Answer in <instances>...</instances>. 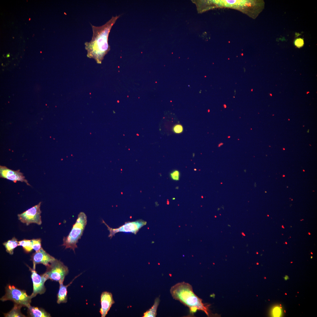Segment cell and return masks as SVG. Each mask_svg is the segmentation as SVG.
<instances>
[{
	"label": "cell",
	"instance_id": "6da1fadb",
	"mask_svg": "<svg viewBox=\"0 0 317 317\" xmlns=\"http://www.w3.org/2000/svg\"><path fill=\"white\" fill-rule=\"evenodd\" d=\"M120 15L113 16L105 24L100 26L91 24L93 35L90 42L85 43V48L87 51V57L93 58L98 64H101L105 55L110 50L108 38L111 29Z\"/></svg>",
	"mask_w": 317,
	"mask_h": 317
},
{
	"label": "cell",
	"instance_id": "7a4b0ae2",
	"mask_svg": "<svg viewBox=\"0 0 317 317\" xmlns=\"http://www.w3.org/2000/svg\"><path fill=\"white\" fill-rule=\"evenodd\" d=\"M170 292L174 299L188 307L192 313L198 310L209 315V305L203 303L202 300L194 293L192 286L189 284L184 282L178 283L171 287Z\"/></svg>",
	"mask_w": 317,
	"mask_h": 317
},
{
	"label": "cell",
	"instance_id": "3957f363",
	"mask_svg": "<svg viewBox=\"0 0 317 317\" xmlns=\"http://www.w3.org/2000/svg\"><path fill=\"white\" fill-rule=\"evenodd\" d=\"M87 222L86 214L83 212H80L70 232L63 238L61 246L65 247V249L70 248L75 252V249L77 247V243L83 234Z\"/></svg>",
	"mask_w": 317,
	"mask_h": 317
},
{
	"label": "cell",
	"instance_id": "277c9868",
	"mask_svg": "<svg viewBox=\"0 0 317 317\" xmlns=\"http://www.w3.org/2000/svg\"><path fill=\"white\" fill-rule=\"evenodd\" d=\"M32 298L25 291L19 289L9 284L5 288V294L0 299L2 301L10 300L15 303L21 305L27 308L31 305Z\"/></svg>",
	"mask_w": 317,
	"mask_h": 317
},
{
	"label": "cell",
	"instance_id": "5b68a950",
	"mask_svg": "<svg viewBox=\"0 0 317 317\" xmlns=\"http://www.w3.org/2000/svg\"><path fill=\"white\" fill-rule=\"evenodd\" d=\"M47 267L46 271L41 275L46 280L63 282L66 276L69 273L68 267L60 260L56 259Z\"/></svg>",
	"mask_w": 317,
	"mask_h": 317
},
{
	"label": "cell",
	"instance_id": "8992f818",
	"mask_svg": "<svg viewBox=\"0 0 317 317\" xmlns=\"http://www.w3.org/2000/svg\"><path fill=\"white\" fill-rule=\"evenodd\" d=\"M41 202H39L32 208L17 215L18 219L22 223L28 225L31 224L35 223L40 225L42 222L40 209Z\"/></svg>",
	"mask_w": 317,
	"mask_h": 317
},
{
	"label": "cell",
	"instance_id": "52a82bcc",
	"mask_svg": "<svg viewBox=\"0 0 317 317\" xmlns=\"http://www.w3.org/2000/svg\"><path fill=\"white\" fill-rule=\"evenodd\" d=\"M102 222L107 227L109 232L108 237L111 238L114 236L115 234L119 232L132 233L136 234L140 228L146 224V221L140 220L128 222L118 228H112L109 226L104 221L102 220Z\"/></svg>",
	"mask_w": 317,
	"mask_h": 317
},
{
	"label": "cell",
	"instance_id": "ba28073f",
	"mask_svg": "<svg viewBox=\"0 0 317 317\" xmlns=\"http://www.w3.org/2000/svg\"><path fill=\"white\" fill-rule=\"evenodd\" d=\"M28 267L31 273V277L33 283V292L30 295L32 298L38 294H42L45 292L46 288L44 284L47 280L42 275L38 274L35 270L29 267Z\"/></svg>",
	"mask_w": 317,
	"mask_h": 317
},
{
	"label": "cell",
	"instance_id": "9c48e42d",
	"mask_svg": "<svg viewBox=\"0 0 317 317\" xmlns=\"http://www.w3.org/2000/svg\"><path fill=\"white\" fill-rule=\"evenodd\" d=\"M0 176L1 178L12 181L14 183H16L17 181L24 182L27 185L31 186L19 170L14 171L6 166H0Z\"/></svg>",
	"mask_w": 317,
	"mask_h": 317
},
{
	"label": "cell",
	"instance_id": "30bf717a",
	"mask_svg": "<svg viewBox=\"0 0 317 317\" xmlns=\"http://www.w3.org/2000/svg\"><path fill=\"white\" fill-rule=\"evenodd\" d=\"M55 259V258L47 253L41 247L39 250L36 251L31 256V259L33 262V269L35 270L36 265L39 264H42L47 267Z\"/></svg>",
	"mask_w": 317,
	"mask_h": 317
},
{
	"label": "cell",
	"instance_id": "8fae6325",
	"mask_svg": "<svg viewBox=\"0 0 317 317\" xmlns=\"http://www.w3.org/2000/svg\"><path fill=\"white\" fill-rule=\"evenodd\" d=\"M112 294L107 291L103 292L100 296L101 307L100 312L102 317H105L112 305L114 303Z\"/></svg>",
	"mask_w": 317,
	"mask_h": 317
},
{
	"label": "cell",
	"instance_id": "7c38bea8",
	"mask_svg": "<svg viewBox=\"0 0 317 317\" xmlns=\"http://www.w3.org/2000/svg\"><path fill=\"white\" fill-rule=\"evenodd\" d=\"M213 1L215 3L220 6L234 7L249 6L254 4L255 2L253 1L242 0H217Z\"/></svg>",
	"mask_w": 317,
	"mask_h": 317
},
{
	"label": "cell",
	"instance_id": "4fadbf2b",
	"mask_svg": "<svg viewBox=\"0 0 317 317\" xmlns=\"http://www.w3.org/2000/svg\"><path fill=\"white\" fill-rule=\"evenodd\" d=\"M80 274L73 279L72 280L68 285H64L63 282L59 283V289L57 294V302L58 304L66 303L67 302V288L70 285L73 281L77 277L81 275Z\"/></svg>",
	"mask_w": 317,
	"mask_h": 317
},
{
	"label": "cell",
	"instance_id": "5bb4252c",
	"mask_svg": "<svg viewBox=\"0 0 317 317\" xmlns=\"http://www.w3.org/2000/svg\"><path fill=\"white\" fill-rule=\"evenodd\" d=\"M28 313L30 317H50V314L44 309L38 307L31 306L28 308Z\"/></svg>",
	"mask_w": 317,
	"mask_h": 317
},
{
	"label": "cell",
	"instance_id": "9a60e30c",
	"mask_svg": "<svg viewBox=\"0 0 317 317\" xmlns=\"http://www.w3.org/2000/svg\"><path fill=\"white\" fill-rule=\"evenodd\" d=\"M23 306L21 305L14 303V306L9 312L4 314L5 317H25V315L21 312V309Z\"/></svg>",
	"mask_w": 317,
	"mask_h": 317
},
{
	"label": "cell",
	"instance_id": "2e32d148",
	"mask_svg": "<svg viewBox=\"0 0 317 317\" xmlns=\"http://www.w3.org/2000/svg\"><path fill=\"white\" fill-rule=\"evenodd\" d=\"M4 246L6 252L11 255L14 253V250L18 246V242L15 237H13L11 240L4 242Z\"/></svg>",
	"mask_w": 317,
	"mask_h": 317
},
{
	"label": "cell",
	"instance_id": "e0dca14e",
	"mask_svg": "<svg viewBox=\"0 0 317 317\" xmlns=\"http://www.w3.org/2000/svg\"><path fill=\"white\" fill-rule=\"evenodd\" d=\"M159 297L156 298L155 300L153 306L149 310L144 313L143 317H155L156 316L157 308L160 302Z\"/></svg>",
	"mask_w": 317,
	"mask_h": 317
},
{
	"label": "cell",
	"instance_id": "ac0fdd59",
	"mask_svg": "<svg viewBox=\"0 0 317 317\" xmlns=\"http://www.w3.org/2000/svg\"><path fill=\"white\" fill-rule=\"evenodd\" d=\"M18 246L22 247L26 252H31L33 249L31 240L24 239L18 241Z\"/></svg>",
	"mask_w": 317,
	"mask_h": 317
},
{
	"label": "cell",
	"instance_id": "d6986e66",
	"mask_svg": "<svg viewBox=\"0 0 317 317\" xmlns=\"http://www.w3.org/2000/svg\"><path fill=\"white\" fill-rule=\"evenodd\" d=\"M33 249L36 251L39 250L41 247V238H37L31 240Z\"/></svg>",
	"mask_w": 317,
	"mask_h": 317
},
{
	"label": "cell",
	"instance_id": "ffe728a7",
	"mask_svg": "<svg viewBox=\"0 0 317 317\" xmlns=\"http://www.w3.org/2000/svg\"><path fill=\"white\" fill-rule=\"evenodd\" d=\"M180 175L179 172L178 170H175L170 173V176L173 180L178 181L179 179Z\"/></svg>",
	"mask_w": 317,
	"mask_h": 317
},
{
	"label": "cell",
	"instance_id": "44dd1931",
	"mask_svg": "<svg viewBox=\"0 0 317 317\" xmlns=\"http://www.w3.org/2000/svg\"><path fill=\"white\" fill-rule=\"evenodd\" d=\"M174 131L176 133H181L183 131L182 126L179 124H177L173 128Z\"/></svg>",
	"mask_w": 317,
	"mask_h": 317
},
{
	"label": "cell",
	"instance_id": "7402d4cb",
	"mask_svg": "<svg viewBox=\"0 0 317 317\" xmlns=\"http://www.w3.org/2000/svg\"><path fill=\"white\" fill-rule=\"evenodd\" d=\"M303 44V40L300 38L296 39L295 42V45L298 48L302 47Z\"/></svg>",
	"mask_w": 317,
	"mask_h": 317
},
{
	"label": "cell",
	"instance_id": "603a6c76",
	"mask_svg": "<svg viewBox=\"0 0 317 317\" xmlns=\"http://www.w3.org/2000/svg\"><path fill=\"white\" fill-rule=\"evenodd\" d=\"M273 314L274 317H279L281 314V310L279 307L275 308L273 311Z\"/></svg>",
	"mask_w": 317,
	"mask_h": 317
},
{
	"label": "cell",
	"instance_id": "cb8c5ba5",
	"mask_svg": "<svg viewBox=\"0 0 317 317\" xmlns=\"http://www.w3.org/2000/svg\"><path fill=\"white\" fill-rule=\"evenodd\" d=\"M288 276H286L284 278L285 280H287L288 279Z\"/></svg>",
	"mask_w": 317,
	"mask_h": 317
},
{
	"label": "cell",
	"instance_id": "d4e9b609",
	"mask_svg": "<svg viewBox=\"0 0 317 317\" xmlns=\"http://www.w3.org/2000/svg\"><path fill=\"white\" fill-rule=\"evenodd\" d=\"M10 57V55H9V54H8L7 55H6V57H7L8 58V57Z\"/></svg>",
	"mask_w": 317,
	"mask_h": 317
},
{
	"label": "cell",
	"instance_id": "484cf974",
	"mask_svg": "<svg viewBox=\"0 0 317 317\" xmlns=\"http://www.w3.org/2000/svg\"><path fill=\"white\" fill-rule=\"evenodd\" d=\"M178 188H179V187L178 186H177V187H176V189H178Z\"/></svg>",
	"mask_w": 317,
	"mask_h": 317
},
{
	"label": "cell",
	"instance_id": "4316f807",
	"mask_svg": "<svg viewBox=\"0 0 317 317\" xmlns=\"http://www.w3.org/2000/svg\"><path fill=\"white\" fill-rule=\"evenodd\" d=\"M175 198H172V199L173 200H175Z\"/></svg>",
	"mask_w": 317,
	"mask_h": 317
},
{
	"label": "cell",
	"instance_id": "83f0119b",
	"mask_svg": "<svg viewBox=\"0 0 317 317\" xmlns=\"http://www.w3.org/2000/svg\"><path fill=\"white\" fill-rule=\"evenodd\" d=\"M194 171H196V169H194Z\"/></svg>",
	"mask_w": 317,
	"mask_h": 317
},
{
	"label": "cell",
	"instance_id": "f1b7e54d",
	"mask_svg": "<svg viewBox=\"0 0 317 317\" xmlns=\"http://www.w3.org/2000/svg\"><path fill=\"white\" fill-rule=\"evenodd\" d=\"M282 227L283 228H284V226H283V225H282Z\"/></svg>",
	"mask_w": 317,
	"mask_h": 317
},
{
	"label": "cell",
	"instance_id": "f546056e",
	"mask_svg": "<svg viewBox=\"0 0 317 317\" xmlns=\"http://www.w3.org/2000/svg\"><path fill=\"white\" fill-rule=\"evenodd\" d=\"M308 234H309V235H311V234H310V233H308Z\"/></svg>",
	"mask_w": 317,
	"mask_h": 317
},
{
	"label": "cell",
	"instance_id": "4dcf8cb0",
	"mask_svg": "<svg viewBox=\"0 0 317 317\" xmlns=\"http://www.w3.org/2000/svg\"><path fill=\"white\" fill-rule=\"evenodd\" d=\"M285 243H286V244H287V243L286 242H285Z\"/></svg>",
	"mask_w": 317,
	"mask_h": 317
},
{
	"label": "cell",
	"instance_id": "1f68e13d",
	"mask_svg": "<svg viewBox=\"0 0 317 317\" xmlns=\"http://www.w3.org/2000/svg\"><path fill=\"white\" fill-rule=\"evenodd\" d=\"M303 220V219H302V220H301V221H302V220Z\"/></svg>",
	"mask_w": 317,
	"mask_h": 317
},
{
	"label": "cell",
	"instance_id": "d6a6232c",
	"mask_svg": "<svg viewBox=\"0 0 317 317\" xmlns=\"http://www.w3.org/2000/svg\"><path fill=\"white\" fill-rule=\"evenodd\" d=\"M311 258H312V257H311Z\"/></svg>",
	"mask_w": 317,
	"mask_h": 317
}]
</instances>
